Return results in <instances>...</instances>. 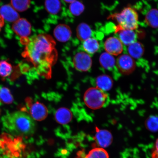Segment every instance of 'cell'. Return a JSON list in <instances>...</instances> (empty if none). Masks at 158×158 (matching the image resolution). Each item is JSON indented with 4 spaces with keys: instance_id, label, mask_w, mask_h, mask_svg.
<instances>
[{
    "instance_id": "cell-15",
    "label": "cell",
    "mask_w": 158,
    "mask_h": 158,
    "mask_svg": "<svg viewBox=\"0 0 158 158\" xmlns=\"http://www.w3.org/2000/svg\"><path fill=\"white\" fill-rule=\"evenodd\" d=\"M76 34L79 40L84 41L91 38L92 31L89 26L86 23H80L77 27Z\"/></svg>"
},
{
    "instance_id": "cell-19",
    "label": "cell",
    "mask_w": 158,
    "mask_h": 158,
    "mask_svg": "<svg viewBox=\"0 0 158 158\" xmlns=\"http://www.w3.org/2000/svg\"><path fill=\"white\" fill-rule=\"evenodd\" d=\"M83 47L88 54H94L99 48V43L96 39L91 37L84 41Z\"/></svg>"
},
{
    "instance_id": "cell-25",
    "label": "cell",
    "mask_w": 158,
    "mask_h": 158,
    "mask_svg": "<svg viewBox=\"0 0 158 158\" xmlns=\"http://www.w3.org/2000/svg\"><path fill=\"white\" fill-rule=\"evenodd\" d=\"M147 129L152 132L158 131V116L152 115L148 117L145 122Z\"/></svg>"
},
{
    "instance_id": "cell-7",
    "label": "cell",
    "mask_w": 158,
    "mask_h": 158,
    "mask_svg": "<svg viewBox=\"0 0 158 158\" xmlns=\"http://www.w3.org/2000/svg\"><path fill=\"white\" fill-rule=\"evenodd\" d=\"M116 66L121 73L129 75L133 73L136 68L134 58L129 55L123 54L118 57L116 61Z\"/></svg>"
},
{
    "instance_id": "cell-10",
    "label": "cell",
    "mask_w": 158,
    "mask_h": 158,
    "mask_svg": "<svg viewBox=\"0 0 158 158\" xmlns=\"http://www.w3.org/2000/svg\"><path fill=\"white\" fill-rule=\"evenodd\" d=\"M96 133L95 136L97 143L102 148L109 146L112 143L113 137L111 133L106 130H100L96 128Z\"/></svg>"
},
{
    "instance_id": "cell-22",
    "label": "cell",
    "mask_w": 158,
    "mask_h": 158,
    "mask_svg": "<svg viewBox=\"0 0 158 158\" xmlns=\"http://www.w3.org/2000/svg\"><path fill=\"white\" fill-rule=\"evenodd\" d=\"M30 0H11V5L18 12H23L29 8Z\"/></svg>"
},
{
    "instance_id": "cell-21",
    "label": "cell",
    "mask_w": 158,
    "mask_h": 158,
    "mask_svg": "<svg viewBox=\"0 0 158 158\" xmlns=\"http://www.w3.org/2000/svg\"><path fill=\"white\" fill-rule=\"evenodd\" d=\"M13 101V96L9 89L0 86V103L10 104Z\"/></svg>"
},
{
    "instance_id": "cell-5",
    "label": "cell",
    "mask_w": 158,
    "mask_h": 158,
    "mask_svg": "<svg viewBox=\"0 0 158 158\" xmlns=\"http://www.w3.org/2000/svg\"><path fill=\"white\" fill-rule=\"evenodd\" d=\"M31 25L29 22L24 18H19L14 23L13 31L21 38V42L23 44L29 37L31 33Z\"/></svg>"
},
{
    "instance_id": "cell-9",
    "label": "cell",
    "mask_w": 158,
    "mask_h": 158,
    "mask_svg": "<svg viewBox=\"0 0 158 158\" xmlns=\"http://www.w3.org/2000/svg\"><path fill=\"white\" fill-rule=\"evenodd\" d=\"M104 47L106 52L114 56L121 54L123 50V43L115 37H110L106 39Z\"/></svg>"
},
{
    "instance_id": "cell-27",
    "label": "cell",
    "mask_w": 158,
    "mask_h": 158,
    "mask_svg": "<svg viewBox=\"0 0 158 158\" xmlns=\"http://www.w3.org/2000/svg\"><path fill=\"white\" fill-rule=\"evenodd\" d=\"M69 9L71 13L74 16H79L83 12L85 6L83 3L77 1L71 3Z\"/></svg>"
},
{
    "instance_id": "cell-14",
    "label": "cell",
    "mask_w": 158,
    "mask_h": 158,
    "mask_svg": "<svg viewBox=\"0 0 158 158\" xmlns=\"http://www.w3.org/2000/svg\"><path fill=\"white\" fill-rule=\"evenodd\" d=\"M72 114L70 110L65 108L59 109L55 114L56 121L62 124L69 123L72 120Z\"/></svg>"
},
{
    "instance_id": "cell-13",
    "label": "cell",
    "mask_w": 158,
    "mask_h": 158,
    "mask_svg": "<svg viewBox=\"0 0 158 158\" xmlns=\"http://www.w3.org/2000/svg\"><path fill=\"white\" fill-rule=\"evenodd\" d=\"M115 32L118 33L119 39L124 45L129 46L135 42L137 35L133 30L121 29L116 27Z\"/></svg>"
},
{
    "instance_id": "cell-28",
    "label": "cell",
    "mask_w": 158,
    "mask_h": 158,
    "mask_svg": "<svg viewBox=\"0 0 158 158\" xmlns=\"http://www.w3.org/2000/svg\"><path fill=\"white\" fill-rule=\"evenodd\" d=\"M152 158H158V138L156 140L152 152Z\"/></svg>"
},
{
    "instance_id": "cell-11",
    "label": "cell",
    "mask_w": 158,
    "mask_h": 158,
    "mask_svg": "<svg viewBox=\"0 0 158 158\" xmlns=\"http://www.w3.org/2000/svg\"><path fill=\"white\" fill-rule=\"evenodd\" d=\"M54 36L57 40L65 42L69 40L72 35V31L68 25L60 24L55 27L54 31Z\"/></svg>"
},
{
    "instance_id": "cell-17",
    "label": "cell",
    "mask_w": 158,
    "mask_h": 158,
    "mask_svg": "<svg viewBox=\"0 0 158 158\" xmlns=\"http://www.w3.org/2000/svg\"><path fill=\"white\" fill-rule=\"evenodd\" d=\"M128 52L129 55L134 59H139L143 56L144 47L141 43L135 42L128 46Z\"/></svg>"
},
{
    "instance_id": "cell-20",
    "label": "cell",
    "mask_w": 158,
    "mask_h": 158,
    "mask_svg": "<svg viewBox=\"0 0 158 158\" xmlns=\"http://www.w3.org/2000/svg\"><path fill=\"white\" fill-rule=\"evenodd\" d=\"M45 6L47 11L53 15L58 14L62 7L59 0H45Z\"/></svg>"
},
{
    "instance_id": "cell-29",
    "label": "cell",
    "mask_w": 158,
    "mask_h": 158,
    "mask_svg": "<svg viewBox=\"0 0 158 158\" xmlns=\"http://www.w3.org/2000/svg\"><path fill=\"white\" fill-rule=\"evenodd\" d=\"M5 21L0 16V31L4 25Z\"/></svg>"
},
{
    "instance_id": "cell-18",
    "label": "cell",
    "mask_w": 158,
    "mask_h": 158,
    "mask_svg": "<svg viewBox=\"0 0 158 158\" xmlns=\"http://www.w3.org/2000/svg\"><path fill=\"white\" fill-rule=\"evenodd\" d=\"M99 60L101 65L106 70H110L114 68L116 64L113 55L106 52L102 53L100 55Z\"/></svg>"
},
{
    "instance_id": "cell-8",
    "label": "cell",
    "mask_w": 158,
    "mask_h": 158,
    "mask_svg": "<svg viewBox=\"0 0 158 158\" xmlns=\"http://www.w3.org/2000/svg\"><path fill=\"white\" fill-rule=\"evenodd\" d=\"M73 64L77 70L86 72L91 68L92 60L87 53L81 52L77 53L74 57Z\"/></svg>"
},
{
    "instance_id": "cell-24",
    "label": "cell",
    "mask_w": 158,
    "mask_h": 158,
    "mask_svg": "<svg viewBox=\"0 0 158 158\" xmlns=\"http://www.w3.org/2000/svg\"><path fill=\"white\" fill-rule=\"evenodd\" d=\"M85 158H109V155L103 148H98L91 150Z\"/></svg>"
},
{
    "instance_id": "cell-26",
    "label": "cell",
    "mask_w": 158,
    "mask_h": 158,
    "mask_svg": "<svg viewBox=\"0 0 158 158\" xmlns=\"http://www.w3.org/2000/svg\"><path fill=\"white\" fill-rule=\"evenodd\" d=\"M13 70L11 64L7 61H0V76L5 78L10 76Z\"/></svg>"
},
{
    "instance_id": "cell-30",
    "label": "cell",
    "mask_w": 158,
    "mask_h": 158,
    "mask_svg": "<svg viewBox=\"0 0 158 158\" xmlns=\"http://www.w3.org/2000/svg\"><path fill=\"white\" fill-rule=\"evenodd\" d=\"M64 1L66 3H71L73 2L76 1V0H64Z\"/></svg>"
},
{
    "instance_id": "cell-3",
    "label": "cell",
    "mask_w": 158,
    "mask_h": 158,
    "mask_svg": "<svg viewBox=\"0 0 158 158\" xmlns=\"http://www.w3.org/2000/svg\"><path fill=\"white\" fill-rule=\"evenodd\" d=\"M109 19L115 20L120 28L134 31L138 27V15L135 9L127 7L120 12L110 15Z\"/></svg>"
},
{
    "instance_id": "cell-12",
    "label": "cell",
    "mask_w": 158,
    "mask_h": 158,
    "mask_svg": "<svg viewBox=\"0 0 158 158\" xmlns=\"http://www.w3.org/2000/svg\"><path fill=\"white\" fill-rule=\"evenodd\" d=\"M0 16L9 22L15 23L20 18L18 11L10 5H5L0 8Z\"/></svg>"
},
{
    "instance_id": "cell-6",
    "label": "cell",
    "mask_w": 158,
    "mask_h": 158,
    "mask_svg": "<svg viewBox=\"0 0 158 158\" xmlns=\"http://www.w3.org/2000/svg\"><path fill=\"white\" fill-rule=\"evenodd\" d=\"M27 103L29 108V114L33 119L40 121L47 118L48 111L44 104L38 102H32L30 98L27 99Z\"/></svg>"
},
{
    "instance_id": "cell-2",
    "label": "cell",
    "mask_w": 158,
    "mask_h": 158,
    "mask_svg": "<svg viewBox=\"0 0 158 158\" xmlns=\"http://www.w3.org/2000/svg\"><path fill=\"white\" fill-rule=\"evenodd\" d=\"M2 122L6 129L15 135L29 136L35 131L34 119L24 112L16 111L6 114L2 118Z\"/></svg>"
},
{
    "instance_id": "cell-1",
    "label": "cell",
    "mask_w": 158,
    "mask_h": 158,
    "mask_svg": "<svg viewBox=\"0 0 158 158\" xmlns=\"http://www.w3.org/2000/svg\"><path fill=\"white\" fill-rule=\"evenodd\" d=\"M23 45V58L33 65L39 76L50 78L52 67L58 56L54 39L42 33L29 37Z\"/></svg>"
},
{
    "instance_id": "cell-16",
    "label": "cell",
    "mask_w": 158,
    "mask_h": 158,
    "mask_svg": "<svg viewBox=\"0 0 158 158\" xmlns=\"http://www.w3.org/2000/svg\"><path fill=\"white\" fill-rule=\"evenodd\" d=\"M97 87L103 91H107L111 89L113 85V81L109 76L102 75L98 76L96 80Z\"/></svg>"
},
{
    "instance_id": "cell-23",
    "label": "cell",
    "mask_w": 158,
    "mask_h": 158,
    "mask_svg": "<svg viewBox=\"0 0 158 158\" xmlns=\"http://www.w3.org/2000/svg\"><path fill=\"white\" fill-rule=\"evenodd\" d=\"M146 21L150 26L154 27H158V10L152 9L147 14L146 17Z\"/></svg>"
},
{
    "instance_id": "cell-4",
    "label": "cell",
    "mask_w": 158,
    "mask_h": 158,
    "mask_svg": "<svg viewBox=\"0 0 158 158\" xmlns=\"http://www.w3.org/2000/svg\"><path fill=\"white\" fill-rule=\"evenodd\" d=\"M107 94L98 88H91L85 92L84 97L85 103L89 108L97 110L101 108L106 103Z\"/></svg>"
}]
</instances>
